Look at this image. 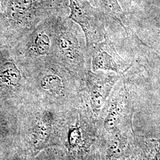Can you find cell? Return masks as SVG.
Returning <instances> with one entry per match:
<instances>
[{
	"label": "cell",
	"mask_w": 160,
	"mask_h": 160,
	"mask_svg": "<svg viewBox=\"0 0 160 160\" xmlns=\"http://www.w3.org/2000/svg\"><path fill=\"white\" fill-rule=\"evenodd\" d=\"M134 112V101L122 77L114 86L98 116V134L133 131Z\"/></svg>",
	"instance_id": "1"
},
{
	"label": "cell",
	"mask_w": 160,
	"mask_h": 160,
	"mask_svg": "<svg viewBox=\"0 0 160 160\" xmlns=\"http://www.w3.org/2000/svg\"><path fill=\"white\" fill-rule=\"evenodd\" d=\"M69 18L82 29L88 48L103 41L106 37L104 12L92 6L87 0H69Z\"/></svg>",
	"instance_id": "2"
},
{
	"label": "cell",
	"mask_w": 160,
	"mask_h": 160,
	"mask_svg": "<svg viewBox=\"0 0 160 160\" xmlns=\"http://www.w3.org/2000/svg\"><path fill=\"white\" fill-rule=\"evenodd\" d=\"M122 77L110 72L108 73L88 72L87 77L88 110L96 120H98L114 86Z\"/></svg>",
	"instance_id": "3"
},
{
	"label": "cell",
	"mask_w": 160,
	"mask_h": 160,
	"mask_svg": "<svg viewBox=\"0 0 160 160\" xmlns=\"http://www.w3.org/2000/svg\"><path fill=\"white\" fill-rule=\"evenodd\" d=\"M88 48L91 51L93 72L102 70L123 76L132 65L131 62L120 57L114 44L107 37Z\"/></svg>",
	"instance_id": "4"
},
{
	"label": "cell",
	"mask_w": 160,
	"mask_h": 160,
	"mask_svg": "<svg viewBox=\"0 0 160 160\" xmlns=\"http://www.w3.org/2000/svg\"><path fill=\"white\" fill-rule=\"evenodd\" d=\"M135 147L134 131L98 134L97 149L101 160H124Z\"/></svg>",
	"instance_id": "5"
},
{
	"label": "cell",
	"mask_w": 160,
	"mask_h": 160,
	"mask_svg": "<svg viewBox=\"0 0 160 160\" xmlns=\"http://www.w3.org/2000/svg\"><path fill=\"white\" fill-rule=\"evenodd\" d=\"M55 131V117L51 112L45 111L33 124L29 133L32 148L34 151L43 148L50 141Z\"/></svg>",
	"instance_id": "6"
},
{
	"label": "cell",
	"mask_w": 160,
	"mask_h": 160,
	"mask_svg": "<svg viewBox=\"0 0 160 160\" xmlns=\"http://www.w3.org/2000/svg\"><path fill=\"white\" fill-rule=\"evenodd\" d=\"M22 74L17 65L11 59L0 57V88L12 89L20 84Z\"/></svg>",
	"instance_id": "7"
},
{
	"label": "cell",
	"mask_w": 160,
	"mask_h": 160,
	"mask_svg": "<svg viewBox=\"0 0 160 160\" xmlns=\"http://www.w3.org/2000/svg\"><path fill=\"white\" fill-rule=\"evenodd\" d=\"M96 7L104 12L107 16L113 18L120 24L125 30L126 34L131 30L129 28L126 14L122 8L118 0H92Z\"/></svg>",
	"instance_id": "8"
},
{
	"label": "cell",
	"mask_w": 160,
	"mask_h": 160,
	"mask_svg": "<svg viewBox=\"0 0 160 160\" xmlns=\"http://www.w3.org/2000/svg\"><path fill=\"white\" fill-rule=\"evenodd\" d=\"M135 142L147 160H160V138L135 134Z\"/></svg>",
	"instance_id": "9"
},
{
	"label": "cell",
	"mask_w": 160,
	"mask_h": 160,
	"mask_svg": "<svg viewBox=\"0 0 160 160\" xmlns=\"http://www.w3.org/2000/svg\"><path fill=\"white\" fill-rule=\"evenodd\" d=\"M40 87L46 92L59 95L63 88L62 78L57 75L48 74L43 76L40 81Z\"/></svg>",
	"instance_id": "10"
},
{
	"label": "cell",
	"mask_w": 160,
	"mask_h": 160,
	"mask_svg": "<svg viewBox=\"0 0 160 160\" xmlns=\"http://www.w3.org/2000/svg\"><path fill=\"white\" fill-rule=\"evenodd\" d=\"M34 45L38 54L41 55L48 54L51 46V40L49 36L44 33L38 34L34 40Z\"/></svg>",
	"instance_id": "11"
},
{
	"label": "cell",
	"mask_w": 160,
	"mask_h": 160,
	"mask_svg": "<svg viewBox=\"0 0 160 160\" xmlns=\"http://www.w3.org/2000/svg\"><path fill=\"white\" fill-rule=\"evenodd\" d=\"M124 160H147V159L141 149L135 144V147L131 154L128 156Z\"/></svg>",
	"instance_id": "12"
},
{
	"label": "cell",
	"mask_w": 160,
	"mask_h": 160,
	"mask_svg": "<svg viewBox=\"0 0 160 160\" xmlns=\"http://www.w3.org/2000/svg\"><path fill=\"white\" fill-rule=\"evenodd\" d=\"M151 48L160 56V31L153 36L151 42Z\"/></svg>",
	"instance_id": "13"
},
{
	"label": "cell",
	"mask_w": 160,
	"mask_h": 160,
	"mask_svg": "<svg viewBox=\"0 0 160 160\" xmlns=\"http://www.w3.org/2000/svg\"><path fill=\"white\" fill-rule=\"evenodd\" d=\"M8 0H0V19L6 10Z\"/></svg>",
	"instance_id": "14"
},
{
	"label": "cell",
	"mask_w": 160,
	"mask_h": 160,
	"mask_svg": "<svg viewBox=\"0 0 160 160\" xmlns=\"http://www.w3.org/2000/svg\"><path fill=\"white\" fill-rule=\"evenodd\" d=\"M131 1V2H135V3H138L139 2V1H142V0H130Z\"/></svg>",
	"instance_id": "15"
}]
</instances>
